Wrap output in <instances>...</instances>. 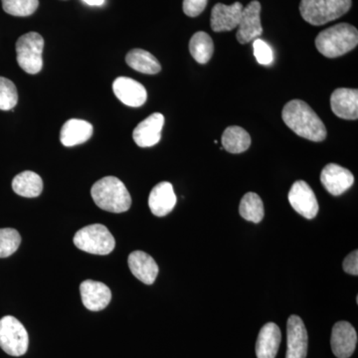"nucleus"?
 <instances>
[{"instance_id":"nucleus-1","label":"nucleus","mask_w":358,"mask_h":358,"mask_svg":"<svg viewBox=\"0 0 358 358\" xmlns=\"http://www.w3.org/2000/svg\"><path fill=\"white\" fill-rule=\"evenodd\" d=\"M282 121L294 134L320 143L327 138V129L319 115L301 100L289 101L282 110Z\"/></svg>"},{"instance_id":"nucleus-2","label":"nucleus","mask_w":358,"mask_h":358,"mask_svg":"<svg viewBox=\"0 0 358 358\" xmlns=\"http://www.w3.org/2000/svg\"><path fill=\"white\" fill-rule=\"evenodd\" d=\"M358 44V31L348 23H339L317 35L315 46L322 55L338 58L353 50Z\"/></svg>"},{"instance_id":"nucleus-3","label":"nucleus","mask_w":358,"mask_h":358,"mask_svg":"<svg viewBox=\"0 0 358 358\" xmlns=\"http://www.w3.org/2000/svg\"><path fill=\"white\" fill-rule=\"evenodd\" d=\"M96 206L113 213H122L131 208V197L126 185L115 176L96 181L91 189Z\"/></svg>"},{"instance_id":"nucleus-4","label":"nucleus","mask_w":358,"mask_h":358,"mask_svg":"<svg viewBox=\"0 0 358 358\" xmlns=\"http://www.w3.org/2000/svg\"><path fill=\"white\" fill-rule=\"evenodd\" d=\"M352 0H301V17L310 24H327L348 13Z\"/></svg>"},{"instance_id":"nucleus-5","label":"nucleus","mask_w":358,"mask_h":358,"mask_svg":"<svg viewBox=\"0 0 358 358\" xmlns=\"http://www.w3.org/2000/svg\"><path fill=\"white\" fill-rule=\"evenodd\" d=\"M75 246L94 255H108L115 249V238L102 224H93L78 231L73 239Z\"/></svg>"},{"instance_id":"nucleus-6","label":"nucleus","mask_w":358,"mask_h":358,"mask_svg":"<svg viewBox=\"0 0 358 358\" xmlns=\"http://www.w3.org/2000/svg\"><path fill=\"white\" fill-rule=\"evenodd\" d=\"M44 39L39 33L29 32L16 42V59L21 69L28 74H38L43 67Z\"/></svg>"},{"instance_id":"nucleus-7","label":"nucleus","mask_w":358,"mask_h":358,"mask_svg":"<svg viewBox=\"0 0 358 358\" xmlns=\"http://www.w3.org/2000/svg\"><path fill=\"white\" fill-rule=\"evenodd\" d=\"M29 345L27 331L14 317L6 315L0 320V348L11 357L25 355Z\"/></svg>"},{"instance_id":"nucleus-8","label":"nucleus","mask_w":358,"mask_h":358,"mask_svg":"<svg viewBox=\"0 0 358 358\" xmlns=\"http://www.w3.org/2000/svg\"><path fill=\"white\" fill-rule=\"evenodd\" d=\"M289 202L294 210L307 219L315 218L319 212L315 192L306 181L298 180L294 183L289 189Z\"/></svg>"},{"instance_id":"nucleus-9","label":"nucleus","mask_w":358,"mask_h":358,"mask_svg":"<svg viewBox=\"0 0 358 358\" xmlns=\"http://www.w3.org/2000/svg\"><path fill=\"white\" fill-rule=\"evenodd\" d=\"M260 13L261 3L257 0H253L248 6L244 7L236 35L239 43H249L252 40L259 38L262 35L263 27L261 24Z\"/></svg>"},{"instance_id":"nucleus-10","label":"nucleus","mask_w":358,"mask_h":358,"mask_svg":"<svg viewBox=\"0 0 358 358\" xmlns=\"http://www.w3.org/2000/svg\"><path fill=\"white\" fill-rule=\"evenodd\" d=\"M320 181L327 192L334 196H339L352 187L355 183V176L352 171L345 167L329 164L322 169Z\"/></svg>"},{"instance_id":"nucleus-11","label":"nucleus","mask_w":358,"mask_h":358,"mask_svg":"<svg viewBox=\"0 0 358 358\" xmlns=\"http://www.w3.org/2000/svg\"><path fill=\"white\" fill-rule=\"evenodd\" d=\"M286 358H306L308 353V331L298 315H291L287 324Z\"/></svg>"},{"instance_id":"nucleus-12","label":"nucleus","mask_w":358,"mask_h":358,"mask_svg":"<svg viewBox=\"0 0 358 358\" xmlns=\"http://www.w3.org/2000/svg\"><path fill=\"white\" fill-rule=\"evenodd\" d=\"M357 334L348 322H338L333 327L331 345L334 355L338 358H348L355 352Z\"/></svg>"},{"instance_id":"nucleus-13","label":"nucleus","mask_w":358,"mask_h":358,"mask_svg":"<svg viewBox=\"0 0 358 358\" xmlns=\"http://www.w3.org/2000/svg\"><path fill=\"white\" fill-rule=\"evenodd\" d=\"M113 91L115 96L129 107H141L148 100L147 90L131 78H117L113 83Z\"/></svg>"},{"instance_id":"nucleus-14","label":"nucleus","mask_w":358,"mask_h":358,"mask_svg":"<svg viewBox=\"0 0 358 358\" xmlns=\"http://www.w3.org/2000/svg\"><path fill=\"white\" fill-rule=\"evenodd\" d=\"M164 117L155 113L136 127L133 133L134 143L140 148H150L157 145L162 138Z\"/></svg>"},{"instance_id":"nucleus-15","label":"nucleus","mask_w":358,"mask_h":358,"mask_svg":"<svg viewBox=\"0 0 358 358\" xmlns=\"http://www.w3.org/2000/svg\"><path fill=\"white\" fill-rule=\"evenodd\" d=\"M82 301L85 308L92 312H100L109 306L112 292L109 287L101 282L86 280L80 286Z\"/></svg>"},{"instance_id":"nucleus-16","label":"nucleus","mask_w":358,"mask_h":358,"mask_svg":"<svg viewBox=\"0 0 358 358\" xmlns=\"http://www.w3.org/2000/svg\"><path fill=\"white\" fill-rule=\"evenodd\" d=\"M243 6L235 2L232 6L217 3L214 6L211 13L210 25L215 32L231 31L239 25L243 13Z\"/></svg>"},{"instance_id":"nucleus-17","label":"nucleus","mask_w":358,"mask_h":358,"mask_svg":"<svg viewBox=\"0 0 358 358\" xmlns=\"http://www.w3.org/2000/svg\"><path fill=\"white\" fill-rule=\"evenodd\" d=\"M178 199L171 182L162 181L155 186L148 197L150 211L157 217H164L176 207Z\"/></svg>"},{"instance_id":"nucleus-18","label":"nucleus","mask_w":358,"mask_h":358,"mask_svg":"<svg viewBox=\"0 0 358 358\" xmlns=\"http://www.w3.org/2000/svg\"><path fill=\"white\" fill-rule=\"evenodd\" d=\"M331 107L334 114L341 119L357 120V89H336L331 96Z\"/></svg>"},{"instance_id":"nucleus-19","label":"nucleus","mask_w":358,"mask_h":358,"mask_svg":"<svg viewBox=\"0 0 358 358\" xmlns=\"http://www.w3.org/2000/svg\"><path fill=\"white\" fill-rule=\"evenodd\" d=\"M128 264L136 279L145 285L154 284L159 275V266L152 256L143 251H134L129 254Z\"/></svg>"},{"instance_id":"nucleus-20","label":"nucleus","mask_w":358,"mask_h":358,"mask_svg":"<svg viewBox=\"0 0 358 358\" xmlns=\"http://www.w3.org/2000/svg\"><path fill=\"white\" fill-rule=\"evenodd\" d=\"M281 329L274 324L268 322L261 329L256 343V355L258 358H275L281 345Z\"/></svg>"},{"instance_id":"nucleus-21","label":"nucleus","mask_w":358,"mask_h":358,"mask_svg":"<svg viewBox=\"0 0 358 358\" xmlns=\"http://www.w3.org/2000/svg\"><path fill=\"white\" fill-rule=\"evenodd\" d=\"M93 126L84 120L71 119L63 124L60 141L65 147L71 148L86 143L92 138Z\"/></svg>"},{"instance_id":"nucleus-22","label":"nucleus","mask_w":358,"mask_h":358,"mask_svg":"<svg viewBox=\"0 0 358 358\" xmlns=\"http://www.w3.org/2000/svg\"><path fill=\"white\" fill-rule=\"evenodd\" d=\"M13 189L20 196L34 199L41 194L43 190V181L38 174L33 171H23L13 178Z\"/></svg>"},{"instance_id":"nucleus-23","label":"nucleus","mask_w":358,"mask_h":358,"mask_svg":"<svg viewBox=\"0 0 358 358\" xmlns=\"http://www.w3.org/2000/svg\"><path fill=\"white\" fill-rule=\"evenodd\" d=\"M127 64L131 69L143 73V74L155 75L162 71L159 60L150 52L143 49H133L127 54Z\"/></svg>"},{"instance_id":"nucleus-24","label":"nucleus","mask_w":358,"mask_h":358,"mask_svg":"<svg viewBox=\"0 0 358 358\" xmlns=\"http://www.w3.org/2000/svg\"><path fill=\"white\" fill-rule=\"evenodd\" d=\"M251 136L241 127L231 126L222 134V148L230 154H242L251 145Z\"/></svg>"},{"instance_id":"nucleus-25","label":"nucleus","mask_w":358,"mask_h":358,"mask_svg":"<svg viewBox=\"0 0 358 358\" xmlns=\"http://www.w3.org/2000/svg\"><path fill=\"white\" fill-rule=\"evenodd\" d=\"M189 51L197 63L206 64L213 55V40L206 32H196L190 39Z\"/></svg>"},{"instance_id":"nucleus-26","label":"nucleus","mask_w":358,"mask_h":358,"mask_svg":"<svg viewBox=\"0 0 358 358\" xmlns=\"http://www.w3.org/2000/svg\"><path fill=\"white\" fill-rule=\"evenodd\" d=\"M239 213L245 220L253 223H260L265 215L264 203L261 197L255 192H248L241 199Z\"/></svg>"},{"instance_id":"nucleus-27","label":"nucleus","mask_w":358,"mask_h":358,"mask_svg":"<svg viewBox=\"0 0 358 358\" xmlns=\"http://www.w3.org/2000/svg\"><path fill=\"white\" fill-rule=\"evenodd\" d=\"M1 2L6 13L20 17L32 15L39 6V0H1Z\"/></svg>"},{"instance_id":"nucleus-28","label":"nucleus","mask_w":358,"mask_h":358,"mask_svg":"<svg viewBox=\"0 0 358 358\" xmlns=\"http://www.w3.org/2000/svg\"><path fill=\"white\" fill-rule=\"evenodd\" d=\"M21 236L13 228L0 229V258H7L17 251L20 246Z\"/></svg>"},{"instance_id":"nucleus-29","label":"nucleus","mask_w":358,"mask_h":358,"mask_svg":"<svg viewBox=\"0 0 358 358\" xmlns=\"http://www.w3.org/2000/svg\"><path fill=\"white\" fill-rule=\"evenodd\" d=\"M18 102V93L13 81L0 77V110H13Z\"/></svg>"},{"instance_id":"nucleus-30","label":"nucleus","mask_w":358,"mask_h":358,"mask_svg":"<svg viewBox=\"0 0 358 358\" xmlns=\"http://www.w3.org/2000/svg\"><path fill=\"white\" fill-rule=\"evenodd\" d=\"M254 56L259 64L271 65L274 61V52L270 45L262 39L257 38L253 43Z\"/></svg>"},{"instance_id":"nucleus-31","label":"nucleus","mask_w":358,"mask_h":358,"mask_svg":"<svg viewBox=\"0 0 358 358\" xmlns=\"http://www.w3.org/2000/svg\"><path fill=\"white\" fill-rule=\"evenodd\" d=\"M208 0H183V11L189 17H197L203 13Z\"/></svg>"},{"instance_id":"nucleus-32","label":"nucleus","mask_w":358,"mask_h":358,"mask_svg":"<svg viewBox=\"0 0 358 358\" xmlns=\"http://www.w3.org/2000/svg\"><path fill=\"white\" fill-rule=\"evenodd\" d=\"M343 270L348 274L358 275V251L352 252L348 257H345L343 264Z\"/></svg>"},{"instance_id":"nucleus-33","label":"nucleus","mask_w":358,"mask_h":358,"mask_svg":"<svg viewBox=\"0 0 358 358\" xmlns=\"http://www.w3.org/2000/svg\"><path fill=\"white\" fill-rule=\"evenodd\" d=\"M83 1L90 6H102L105 3V0H83Z\"/></svg>"}]
</instances>
